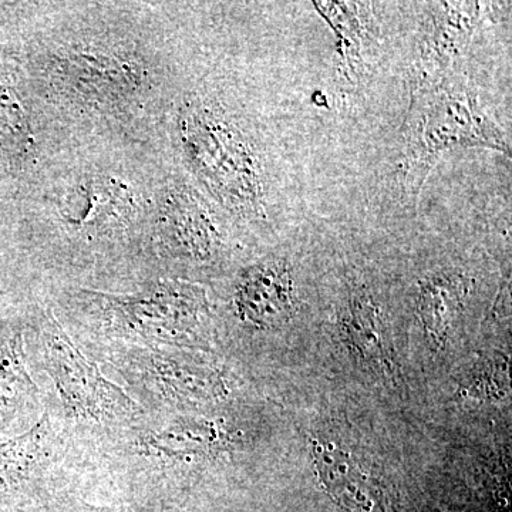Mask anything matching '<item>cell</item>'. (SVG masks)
<instances>
[{"mask_svg": "<svg viewBox=\"0 0 512 512\" xmlns=\"http://www.w3.org/2000/svg\"><path fill=\"white\" fill-rule=\"evenodd\" d=\"M50 434L47 414L32 429L0 444V497L25 483L42 460Z\"/></svg>", "mask_w": 512, "mask_h": 512, "instance_id": "cell-15", "label": "cell"}, {"mask_svg": "<svg viewBox=\"0 0 512 512\" xmlns=\"http://www.w3.org/2000/svg\"><path fill=\"white\" fill-rule=\"evenodd\" d=\"M468 292L470 282L463 275H433L421 282L417 313L427 338L437 348L447 342Z\"/></svg>", "mask_w": 512, "mask_h": 512, "instance_id": "cell-12", "label": "cell"}, {"mask_svg": "<svg viewBox=\"0 0 512 512\" xmlns=\"http://www.w3.org/2000/svg\"><path fill=\"white\" fill-rule=\"evenodd\" d=\"M319 15L328 22L338 39L340 60L345 66L349 79L359 74L363 66L362 45L365 26L359 16L357 3L313 2Z\"/></svg>", "mask_w": 512, "mask_h": 512, "instance_id": "cell-16", "label": "cell"}, {"mask_svg": "<svg viewBox=\"0 0 512 512\" xmlns=\"http://www.w3.org/2000/svg\"><path fill=\"white\" fill-rule=\"evenodd\" d=\"M89 296L107 328L143 339L187 335L208 316L207 293L183 282H163L131 296Z\"/></svg>", "mask_w": 512, "mask_h": 512, "instance_id": "cell-3", "label": "cell"}, {"mask_svg": "<svg viewBox=\"0 0 512 512\" xmlns=\"http://www.w3.org/2000/svg\"><path fill=\"white\" fill-rule=\"evenodd\" d=\"M242 320L255 328H274L291 318L296 306L291 268L282 261L262 262L249 268L235 292Z\"/></svg>", "mask_w": 512, "mask_h": 512, "instance_id": "cell-5", "label": "cell"}, {"mask_svg": "<svg viewBox=\"0 0 512 512\" xmlns=\"http://www.w3.org/2000/svg\"><path fill=\"white\" fill-rule=\"evenodd\" d=\"M0 151L10 163L23 165L35 153V137L18 94L0 86Z\"/></svg>", "mask_w": 512, "mask_h": 512, "instance_id": "cell-17", "label": "cell"}, {"mask_svg": "<svg viewBox=\"0 0 512 512\" xmlns=\"http://www.w3.org/2000/svg\"><path fill=\"white\" fill-rule=\"evenodd\" d=\"M133 205V194L126 185L114 178L94 177L67 192L62 215L69 224L101 228L128 218Z\"/></svg>", "mask_w": 512, "mask_h": 512, "instance_id": "cell-8", "label": "cell"}, {"mask_svg": "<svg viewBox=\"0 0 512 512\" xmlns=\"http://www.w3.org/2000/svg\"><path fill=\"white\" fill-rule=\"evenodd\" d=\"M429 28L423 39L424 77L440 76L460 55L483 19L481 3H431Z\"/></svg>", "mask_w": 512, "mask_h": 512, "instance_id": "cell-7", "label": "cell"}, {"mask_svg": "<svg viewBox=\"0 0 512 512\" xmlns=\"http://www.w3.org/2000/svg\"><path fill=\"white\" fill-rule=\"evenodd\" d=\"M181 134L195 171L227 207L245 217L265 214L261 164L235 124L212 107L198 106L185 114Z\"/></svg>", "mask_w": 512, "mask_h": 512, "instance_id": "cell-2", "label": "cell"}, {"mask_svg": "<svg viewBox=\"0 0 512 512\" xmlns=\"http://www.w3.org/2000/svg\"><path fill=\"white\" fill-rule=\"evenodd\" d=\"M311 454L320 483L340 508L348 512H379L382 490L359 461L335 441L311 440Z\"/></svg>", "mask_w": 512, "mask_h": 512, "instance_id": "cell-6", "label": "cell"}, {"mask_svg": "<svg viewBox=\"0 0 512 512\" xmlns=\"http://www.w3.org/2000/svg\"><path fill=\"white\" fill-rule=\"evenodd\" d=\"M151 382L164 396L177 400H211L227 392L217 370L183 356L154 353L146 357Z\"/></svg>", "mask_w": 512, "mask_h": 512, "instance_id": "cell-11", "label": "cell"}, {"mask_svg": "<svg viewBox=\"0 0 512 512\" xmlns=\"http://www.w3.org/2000/svg\"><path fill=\"white\" fill-rule=\"evenodd\" d=\"M457 147L511 153L504 128L488 116L466 86L437 76L423 77L404 131L399 165L404 194L417 198L439 158Z\"/></svg>", "mask_w": 512, "mask_h": 512, "instance_id": "cell-1", "label": "cell"}, {"mask_svg": "<svg viewBox=\"0 0 512 512\" xmlns=\"http://www.w3.org/2000/svg\"><path fill=\"white\" fill-rule=\"evenodd\" d=\"M510 392V373L507 360H487L460 384L458 394L470 399L498 400Z\"/></svg>", "mask_w": 512, "mask_h": 512, "instance_id": "cell-18", "label": "cell"}, {"mask_svg": "<svg viewBox=\"0 0 512 512\" xmlns=\"http://www.w3.org/2000/svg\"><path fill=\"white\" fill-rule=\"evenodd\" d=\"M161 220L171 241L192 258L207 261L220 251V229L191 192L180 190L168 195Z\"/></svg>", "mask_w": 512, "mask_h": 512, "instance_id": "cell-9", "label": "cell"}, {"mask_svg": "<svg viewBox=\"0 0 512 512\" xmlns=\"http://www.w3.org/2000/svg\"><path fill=\"white\" fill-rule=\"evenodd\" d=\"M36 394L22 330H9L0 336V426L10 423L26 403L35 400Z\"/></svg>", "mask_w": 512, "mask_h": 512, "instance_id": "cell-14", "label": "cell"}, {"mask_svg": "<svg viewBox=\"0 0 512 512\" xmlns=\"http://www.w3.org/2000/svg\"><path fill=\"white\" fill-rule=\"evenodd\" d=\"M228 441L231 436L218 421L180 419L151 433L146 448L158 457L188 458L218 451Z\"/></svg>", "mask_w": 512, "mask_h": 512, "instance_id": "cell-13", "label": "cell"}, {"mask_svg": "<svg viewBox=\"0 0 512 512\" xmlns=\"http://www.w3.org/2000/svg\"><path fill=\"white\" fill-rule=\"evenodd\" d=\"M339 329L346 346L363 363L382 370L383 375H392V356L384 342L382 311L365 289L355 288L350 292L348 303L340 312Z\"/></svg>", "mask_w": 512, "mask_h": 512, "instance_id": "cell-10", "label": "cell"}, {"mask_svg": "<svg viewBox=\"0 0 512 512\" xmlns=\"http://www.w3.org/2000/svg\"><path fill=\"white\" fill-rule=\"evenodd\" d=\"M46 366L64 406L74 416L96 421L119 420L140 412L121 387L101 375L52 315L42 323Z\"/></svg>", "mask_w": 512, "mask_h": 512, "instance_id": "cell-4", "label": "cell"}]
</instances>
